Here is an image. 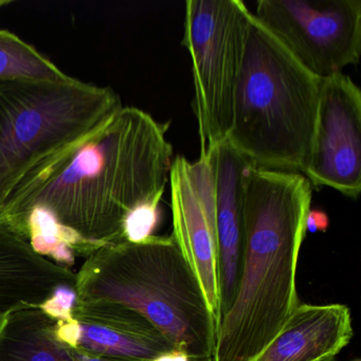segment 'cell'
Masks as SVG:
<instances>
[{"mask_svg":"<svg viewBox=\"0 0 361 361\" xmlns=\"http://www.w3.org/2000/svg\"><path fill=\"white\" fill-rule=\"evenodd\" d=\"M169 123L123 106L107 123L31 169L0 210V228L64 268L124 242L137 209L160 204L173 164Z\"/></svg>","mask_w":361,"mask_h":361,"instance_id":"6da1fadb","label":"cell"},{"mask_svg":"<svg viewBox=\"0 0 361 361\" xmlns=\"http://www.w3.org/2000/svg\"><path fill=\"white\" fill-rule=\"evenodd\" d=\"M312 197L302 173L249 166L238 288L217 325L213 361H255L299 305L295 274Z\"/></svg>","mask_w":361,"mask_h":361,"instance_id":"7a4b0ae2","label":"cell"},{"mask_svg":"<svg viewBox=\"0 0 361 361\" xmlns=\"http://www.w3.org/2000/svg\"><path fill=\"white\" fill-rule=\"evenodd\" d=\"M82 302L120 304L145 317L191 361H212L216 320L172 235L103 247L75 274Z\"/></svg>","mask_w":361,"mask_h":361,"instance_id":"3957f363","label":"cell"},{"mask_svg":"<svg viewBox=\"0 0 361 361\" xmlns=\"http://www.w3.org/2000/svg\"><path fill=\"white\" fill-rule=\"evenodd\" d=\"M320 81L251 16L227 142L253 166L303 172Z\"/></svg>","mask_w":361,"mask_h":361,"instance_id":"277c9868","label":"cell"},{"mask_svg":"<svg viewBox=\"0 0 361 361\" xmlns=\"http://www.w3.org/2000/svg\"><path fill=\"white\" fill-rule=\"evenodd\" d=\"M122 107L111 87L73 77L64 82H1L0 210L31 169L104 126Z\"/></svg>","mask_w":361,"mask_h":361,"instance_id":"5b68a950","label":"cell"},{"mask_svg":"<svg viewBox=\"0 0 361 361\" xmlns=\"http://www.w3.org/2000/svg\"><path fill=\"white\" fill-rule=\"evenodd\" d=\"M252 12L240 0H188L183 45L193 73L200 157L227 141Z\"/></svg>","mask_w":361,"mask_h":361,"instance_id":"8992f818","label":"cell"},{"mask_svg":"<svg viewBox=\"0 0 361 361\" xmlns=\"http://www.w3.org/2000/svg\"><path fill=\"white\" fill-rule=\"evenodd\" d=\"M253 14L317 79L360 60V0H259Z\"/></svg>","mask_w":361,"mask_h":361,"instance_id":"52a82bcc","label":"cell"},{"mask_svg":"<svg viewBox=\"0 0 361 361\" xmlns=\"http://www.w3.org/2000/svg\"><path fill=\"white\" fill-rule=\"evenodd\" d=\"M304 176L356 200L361 191V92L344 73L320 81L318 111Z\"/></svg>","mask_w":361,"mask_h":361,"instance_id":"ba28073f","label":"cell"},{"mask_svg":"<svg viewBox=\"0 0 361 361\" xmlns=\"http://www.w3.org/2000/svg\"><path fill=\"white\" fill-rule=\"evenodd\" d=\"M171 209L176 244L202 285L211 312L219 324V246L206 158L195 162L176 156L171 166Z\"/></svg>","mask_w":361,"mask_h":361,"instance_id":"9c48e42d","label":"cell"},{"mask_svg":"<svg viewBox=\"0 0 361 361\" xmlns=\"http://www.w3.org/2000/svg\"><path fill=\"white\" fill-rule=\"evenodd\" d=\"M56 335L71 348L130 361H152L175 350L145 317L109 302L78 300L73 318L56 322Z\"/></svg>","mask_w":361,"mask_h":361,"instance_id":"30bf717a","label":"cell"},{"mask_svg":"<svg viewBox=\"0 0 361 361\" xmlns=\"http://www.w3.org/2000/svg\"><path fill=\"white\" fill-rule=\"evenodd\" d=\"M202 157L208 161L210 171L219 246V314L221 319L229 310L238 288L244 242L245 178L251 164L227 141L217 145Z\"/></svg>","mask_w":361,"mask_h":361,"instance_id":"8fae6325","label":"cell"},{"mask_svg":"<svg viewBox=\"0 0 361 361\" xmlns=\"http://www.w3.org/2000/svg\"><path fill=\"white\" fill-rule=\"evenodd\" d=\"M353 336L348 306L300 303L255 361H336Z\"/></svg>","mask_w":361,"mask_h":361,"instance_id":"7c38bea8","label":"cell"},{"mask_svg":"<svg viewBox=\"0 0 361 361\" xmlns=\"http://www.w3.org/2000/svg\"><path fill=\"white\" fill-rule=\"evenodd\" d=\"M77 276L37 255L28 242L0 228V318L39 307L60 286H75Z\"/></svg>","mask_w":361,"mask_h":361,"instance_id":"4fadbf2b","label":"cell"},{"mask_svg":"<svg viewBox=\"0 0 361 361\" xmlns=\"http://www.w3.org/2000/svg\"><path fill=\"white\" fill-rule=\"evenodd\" d=\"M0 361H73V348L56 335V321L39 307L0 318Z\"/></svg>","mask_w":361,"mask_h":361,"instance_id":"5bb4252c","label":"cell"},{"mask_svg":"<svg viewBox=\"0 0 361 361\" xmlns=\"http://www.w3.org/2000/svg\"><path fill=\"white\" fill-rule=\"evenodd\" d=\"M71 79L18 35L0 29V83L14 80L64 82Z\"/></svg>","mask_w":361,"mask_h":361,"instance_id":"9a60e30c","label":"cell"},{"mask_svg":"<svg viewBox=\"0 0 361 361\" xmlns=\"http://www.w3.org/2000/svg\"><path fill=\"white\" fill-rule=\"evenodd\" d=\"M160 204H149L137 209L124 224V242L139 243L154 235L160 221Z\"/></svg>","mask_w":361,"mask_h":361,"instance_id":"2e32d148","label":"cell"},{"mask_svg":"<svg viewBox=\"0 0 361 361\" xmlns=\"http://www.w3.org/2000/svg\"><path fill=\"white\" fill-rule=\"evenodd\" d=\"M78 301V295L73 286H60L39 306L52 320L68 321L73 318V310Z\"/></svg>","mask_w":361,"mask_h":361,"instance_id":"e0dca14e","label":"cell"},{"mask_svg":"<svg viewBox=\"0 0 361 361\" xmlns=\"http://www.w3.org/2000/svg\"><path fill=\"white\" fill-rule=\"evenodd\" d=\"M329 219L326 213L320 210H312L308 212L306 219V232L316 233V232H325L329 229Z\"/></svg>","mask_w":361,"mask_h":361,"instance_id":"ac0fdd59","label":"cell"},{"mask_svg":"<svg viewBox=\"0 0 361 361\" xmlns=\"http://www.w3.org/2000/svg\"><path fill=\"white\" fill-rule=\"evenodd\" d=\"M73 361H130L126 359L113 358V357L101 356L87 352L82 348H73Z\"/></svg>","mask_w":361,"mask_h":361,"instance_id":"d6986e66","label":"cell"},{"mask_svg":"<svg viewBox=\"0 0 361 361\" xmlns=\"http://www.w3.org/2000/svg\"><path fill=\"white\" fill-rule=\"evenodd\" d=\"M152 361H191L190 357L180 350H172L160 355Z\"/></svg>","mask_w":361,"mask_h":361,"instance_id":"ffe728a7","label":"cell"},{"mask_svg":"<svg viewBox=\"0 0 361 361\" xmlns=\"http://www.w3.org/2000/svg\"><path fill=\"white\" fill-rule=\"evenodd\" d=\"M10 4H12V1H9V0H0V8L6 7V6H9Z\"/></svg>","mask_w":361,"mask_h":361,"instance_id":"44dd1931","label":"cell"},{"mask_svg":"<svg viewBox=\"0 0 361 361\" xmlns=\"http://www.w3.org/2000/svg\"><path fill=\"white\" fill-rule=\"evenodd\" d=\"M355 361H360V360H355Z\"/></svg>","mask_w":361,"mask_h":361,"instance_id":"7402d4cb","label":"cell"},{"mask_svg":"<svg viewBox=\"0 0 361 361\" xmlns=\"http://www.w3.org/2000/svg\"><path fill=\"white\" fill-rule=\"evenodd\" d=\"M213 361V360H212Z\"/></svg>","mask_w":361,"mask_h":361,"instance_id":"603a6c76","label":"cell"}]
</instances>
